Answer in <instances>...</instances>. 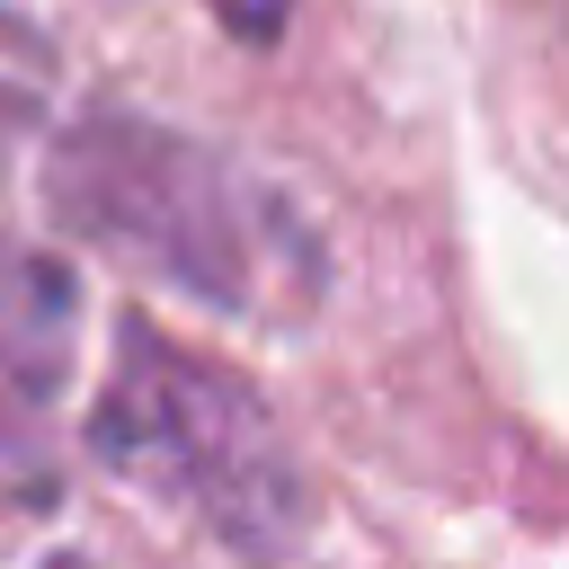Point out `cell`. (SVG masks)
I'll list each match as a JSON object with an SVG mask.
<instances>
[{
	"mask_svg": "<svg viewBox=\"0 0 569 569\" xmlns=\"http://www.w3.org/2000/svg\"><path fill=\"white\" fill-rule=\"evenodd\" d=\"M36 569H89V560H71V551H53V560H36Z\"/></svg>",
	"mask_w": 569,
	"mask_h": 569,
	"instance_id": "6",
	"label": "cell"
},
{
	"mask_svg": "<svg viewBox=\"0 0 569 569\" xmlns=\"http://www.w3.org/2000/svg\"><path fill=\"white\" fill-rule=\"evenodd\" d=\"M44 204L98 258L258 329H293L329 293V249L302 222V204L240 151L160 116L98 107L62 124L44 151Z\"/></svg>",
	"mask_w": 569,
	"mask_h": 569,
	"instance_id": "1",
	"label": "cell"
},
{
	"mask_svg": "<svg viewBox=\"0 0 569 569\" xmlns=\"http://www.w3.org/2000/svg\"><path fill=\"white\" fill-rule=\"evenodd\" d=\"M53 80H62V62H53V36L27 18V9H9L0 0V160L53 116Z\"/></svg>",
	"mask_w": 569,
	"mask_h": 569,
	"instance_id": "4",
	"label": "cell"
},
{
	"mask_svg": "<svg viewBox=\"0 0 569 569\" xmlns=\"http://www.w3.org/2000/svg\"><path fill=\"white\" fill-rule=\"evenodd\" d=\"M204 9H213L240 44H276V36H284V18H293V0H204Z\"/></svg>",
	"mask_w": 569,
	"mask_h": 569,
	"instance_id": "5",
	"label": "cell"
},
{
	"mask_svg": "<svg viewBox=\"0 0 569 569\" xmlns=\"http://www.w3.org/2000/svg\"><path fill=\"white\" fill-rule=\"evenodd\" d=\"M71 320L80 293L53 258L0 249V507H53L62 489V436L53 391L71 373Z\"/></svg>",
	"mask_w": 569,
	"mask_h": 569,
	"instance_id": "3",
	"label": "cell"
},
{
	"mask_svg": "<svg viewBox=\"0 0 569 569\" xmlns=\"http://www.w3.org/2000/svg\"><path fill=\"white\" fill-rule=\"evenodd\" d=\"M80 445L98 471L160 498L169 516H187L258 569L293 560L311 533V480L284 445V418L258 400L249 373L178 347L151 320L116 329V365L89 400Z\"/></svg>",
	"mask_w": 569,
	"mask_h": 569,
	"instance_id": "2",
	"label": "cell"
}]
</instances>
